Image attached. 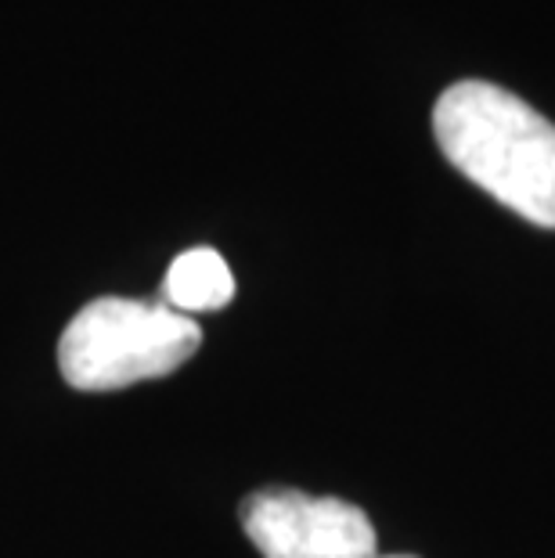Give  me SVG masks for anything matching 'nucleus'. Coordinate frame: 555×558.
<instances>
[{"instance_id": "nucleus-1", "label": "nucleus", "mask_w": 555, "mask_h": 558, "mask_svg": "<svg viewBox=\"0 0 555 558\" xmlns=\"http://www.w3.org/2000/svg\"><path fill=\"white\" fill-rule=\"evenodd\" d=\"M433 134L472 184L538 228H555V123L523 98L462 80L436 98Z\"/></svg>"}, {"instance_id": "nucleus-2", "label": "nucleus", "mask_w": 555, "mask_h": 558, "mask_svg": "<svg viewBox=\"0 0 555 558\" xmlns=\"http://www.w3.org/2000/svg\"><path fill=\"white\" fill-rule=\"evenodd\" d=\"M203 347V328L170 306L101 295L62 331L58 364L65 383L84 393L126 389L177 372Z\"/></svg>"}, {"instance_id": "nucleus-3", "label": "nucleus", "mask_w": 555, "mask_h": 558, "mask_svg": "<svg viewBox=\"0 0 555 558\" xmlns=\"http://www.w3.org/2000/svg\"><path fill=\"white\" fill-rule=\"evenodd\" d=\"M242 530L264 558H375V526L358 505L289 486L242 501Z\"/></svg>"}, {"instance_id": "nucleus-4", "label": "nucleus", "mask_w": 555, "mask_h": 558, "mask_svg": "<svg viewBox=\"0 0 555 558\" xmlns=\"http://www.w3.org/2000/svg\"><path fill=\"white\" fill-rule=\"evenodd\" d=\"M231 300L234 275L217 248H188V253H181L170 264L159 289V303L184 317L220 311Z\"/></svg>"}, {"instance_id": "nucleus-5", "label": "nucleus", "mask_w": 555, "mask_h": 558, "mask_svg": "<svg viewBox=\"0 0 555 558\" xmlns=\"http://www.w3.org/2000/svg\"><path fill=\"white\" fill-rule=\"evenodd\" d=\"M375 558H415V555H375Z\"/></svg>"}]
</instances>
